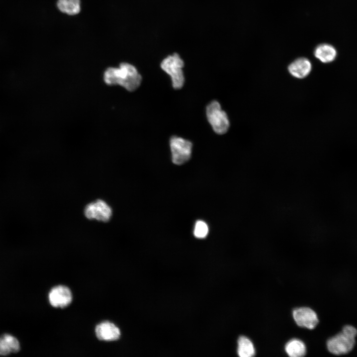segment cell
<instances>
[{
  "label": "cell",
  "mask_w": 357,
  "mask_h": 357,
  "mask_svg": "<svg viewBox=\"0 0 357 357\" xmlns=\"http://www.w3.org/2000/svg\"><path fill=\"white\" fill-rule=\"evenodd\" d=\"M72 299L70 289L64 286L60 285L54 287L49 294V302L55 307H65L71 303Z\"/></svg>",
  "instance_id": "ba28073f"
},
{
  "label": "cell",
  "mask_w": 357,
  "mask_h": 357,
  "mask_svg": "<svg viewBox=\"0 0 357 357\" xmlns=\"http://www.w3.org/2000/svg\"><path fill=\"white\" fill-rule=\"evenodd\" d=\"M206 111L208 121L215 132L220 135L226 133L230 127V121L220 103L212 101L207 105Z\"/></svg>",
  "instance_id": "277c9868"
},
{
  "label": "cell",
  "mask_w": 357,
  "mask_h": 357,
  "mask_svg": "<svg viewBox=\"0 0 357 357\" xmlns=\"http://www.w3.org/2000/svg\"><path fill=\"white\" fill-rule=\"evenodd\" d=\"M293 315L295 322L300 327L313 329L319 323L317 313L309 307L296 308L293 310Z\"/></svg>",
  "instance_id": "52a82bcc"
},
{
  "label": "cell",
  "mask_w": 357,
  "mask_h": 357,
  "mask_svg": "<svg viewBox=\"0 0 357 357\" xmlns=\"http://www.w3.org/2000/svg\"><path fill=\"white\" fill-rule=\"evenodd\" d=\"M336 48L329 44L323 43L318 45L314 51L315 57L321 62L329 63L334 61L337 57Z\"/></svg>",
  "instance_id": "8fae6325"
},
{
  "label": "cell",
  "mask_w": 357,
  "mask_h": 357,
  "mask_svg": "<svg viewBox=\"0 0 357 357\" xmlns=\"http://www.w3.org/2000/svg\"><path fill=\"white\" fill-rule=\"evenodd\" d=\"M357 328L351 324H346L341 330L327 340V351L332 355L341 357L350 354L356 344Z\"/></svg>",
  "instance_id": "7a4b0ae2"
},
{
  "label": "cell",
  "mask_w": 357,
  "mask_h": 357,
  "mask_svg": "<svg viewBox=\"0 0 357 357\" xmlns=\"http://www.w3.org/2000/svg\"><path fill=\"white\" fill-rule=\"evenodd\" d=\"M95 333L99 340L105 341H115L119 339L120 336L119 328L109 321L99 324L96 327Z\"/></svg>",
  "instance_id": "9c48e42d"
},
{
  "label": "cell",
  "mask_w": 357,
  "mask_h": 357,
  "mask_svg": "<svg viewBox=\"0 0 357 357\" xmlns=\"http://www.w3.org/2000/svg\"><path fill=\"white\" fill-rule=\"evenodd\" d=\"M288 69L292 76L297 78L302 79L309 74L312 69V65L307 59L299 58L291 63Z\"/></svg>",
  "instance_id": "30bf717a"
},
{
  "label": "cell",
  "mask_w": 357,
  "mask_h": 357,
  "mask_svg": "<svg viewBox=\"0 0 357 357\" xmlns=\"http://www.w3.org/2000/svg\"><path fill=\"white\" fill-rule=\"evenodd\" d=\"M57 6L63 13L70 16L75 15L81 10L80 0H58Z\"/></svg>",
  "instance_id": "4fadbf2b"
},
{
  "label": "cell",
  "mask_w": 357,
  "mask_h": 357,
  "mask_svg": "<svg viewBox=\"0 0 357 357\" xmlns=\"http://www.w3.org/2000/svg\"><path fill=\"white\" fill-rule=\"evenodd\" d=\"M238 354L240 357H251L255 355V349L247 337L240 336L238 341Z\"/></svg>",
  "instance_id": "9a60e30c"
},
{
  "label": "cell",
  "mask_w": 357,
  "mask_h": 357,
  "mask_svg": "<svg viewBox=\"0 0 357 357\" xmlns=\"http://www.w3.org/2000/svg\"><path fill=\"white\" fill-rule=\"evenodd\" d=\"M184 64L183 60L177 53L168 56L161 62V68L171 76L172 86L175 89H179L183 86L184 77L182 68Z\"/></svg>",
  "instance_id": "3957f363"
},
{
  "label": "cell",
  "mask_w": 357,
  "mask_h": 357,
  "mask_svg": "<svg viewBox=\"0 0 357 357\" xmlns=\"http://www.w3.org/2000/svg\"><path fill=\"white\" fill-rule=\"evenodd\" d=\"M103 79L108 85H118L130 92L136 90L142 81L141 75L136 68L127 62L121 63L118 67L107 68L104 73Z\"/></svg>",
  "instance_id": "6da1fadb"
},
{
  "label": "cell",
  "mask_w": 357,
  "mask_h": 357,
  "mask_svg": "<svg viewBox=\"0 0 357 357\" xmlns=\"http://www.w3.org/2000/svg\"><path fill=\"white\" fill-rule=\"evenodd\" d=\"M208 231L207 224L203 221L198 220L195 224L193 234L196 238H204L207 236Z\"/></svg>",
  "instance_id": "2e32d148"
},
{
  "label": "cell",
  "mask_w": 357,
  "mask_h": 357,
  "mask_svg": "<svg viewBox=\"0 0 357 357\" xmlns=\"http://www.w3.org/2000/svg\"><path fill=\"white\" fill-rule=\"evenodd\" d=\"M20 349L18 340L10 334L0 337V356H5L18 352Z\"/></svg>",
  "instance_id": "7c38bea8"
},
{
  "label": "cell",
  "mask_w": 357,
  "mask_h": 357,
  "mask_svg": "<svg viewBox=\"0 0 357 357\" xmlns=\"http://www.w3.org/2000/svg\"><path fill=\"white\" fill-rule=\"evenodd\" d=\"M285 351L290 357H302L306 354V347L302 341L293 339L286 344Z\"/></svg>",
  "instance_id": "5bb4252c"
},
{
  "label": "cell",
  "mask_w": 357,
  "mask_h": 357,
  "mask_svg": "<svg viewBox=\"0 0 357 357\" xmlns=\"http://www.w3.org/2000/svg\"><path fill=\"white\" fill-rule=\"evenodd\" d=\"M170 145L174 164L180 165L190 159L192 147V144L190 141L173 136L170 139Z\"/></svg>",
  "instance_id": "5b68a950"
},
{
  "label": "cell",
  "mask_w": 357,
  "mask_h": 357,
  "mask_svg": "<svg viewBox=\"0 0 357 357\" xmlns=\"http://www.w3.org/2000/svg\"><path fill=\"white\" fill-rule=\"evenodd\" d=\"M84 213L88 219L107 222L111 218L112 210L104 200L97 199L87 204L84 208Z\"/></svg>",
  "instance_id": "8992f818"
}]
</instances>
